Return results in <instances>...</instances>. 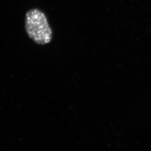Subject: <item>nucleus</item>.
<instances>
[{"instance_id": "obj_1", "label": "nucleus", "mask_w": 151, "mask_h": 151, "mask_svg": "<svg viewBox=\"0 0 151 151\" xmlns=\"http://www.w3.org/2000/svg\"><path fill=\"white\" fill-rule=\"evenodd\" d=\"M24 27L29 38L37 44H48L52 39V30L47 17L39 9H32L26 13Z\"/></svg>"}]
</instances>
